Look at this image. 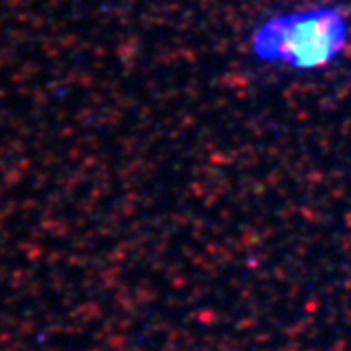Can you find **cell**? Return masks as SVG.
Segmentation results:
<instances>
[{"mask_svg":"<svg viewBox=\"0 0 351 351\" xmlns=\"http://www.w3.org/2000/svg\"><path fill=\"white\" fill-rule=\"evenodd\" d=\"M351 26L335 5L290 11L265 19L250 49L258 62L313 72L330 66L349 45Z\"/></svg>","mask_w":351,"mask_h":351,"instance_id":"1","label":"cell"}]
</instances>
